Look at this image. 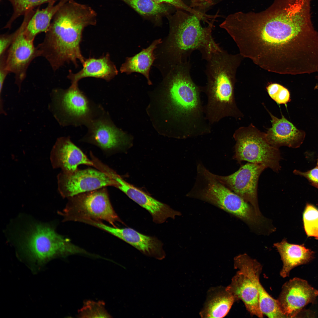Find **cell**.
Listing matches in <instances>:
<instances>
[{
  "label": "cell",
  "instance_id": "1",
  "mask_svg": "<svg viewBox=\"0 0 318 318\" xmlns=\"http://www.w3.org/2000/svg\"><path fill=\"white\" fill-rule=\"evenodd\" d=\"M308 0H275L259 13L240 12L234 41L239 53L268 72L283 74L303 65L318 48Z\"/></svg>",
  "mask_w": 318,
  "mask_h": 318
},
{
  "label": "cell",
  "instance_id": "2",
  "mask_svg": "<svg viewBox=\"0 0 318 318\" xmlns=\"http://www.w3.org/2000/svg\"><path fill=\"white\" fill-rule=\"evenodd\" d=\"M191 67L188 60L172 67L163 75L162 87L167 94L172 135L180 139L202 136L211 132L201 98L202 86L193 80Z\"/></svg>",
  "mask_w": 318,
  "mask_h": 318
},
{
  "label": "cell",
  "instance_id": "3",
  "mask_svg": "<svg viewBox=\"0 0 318 318\" xmlns=\"http://www.w3.org/2000/svg\"><path fill=\"white\" fill-rule=\"evenodd\" d=\"M168 35L154 51L155 66L162 72L188 60L192 53L198 50L203 59H208L222 49L215 41L212 32L215 19L203 27L196 15L177 9L169 16Z\"/></svg>",
  "mask_w": 318,
  "mask_h": 318
},
{
  "label": "cell",
  "instance_id": "4",
  "mask_svg": "<svg viewBox=\"0 0 318 318\" xmlns=\"http://www.w3.org/2000/svg\"><path fill=\"white\" fill-rule=\"evenodd\" d=\"M94 16L85 6L70 1L64 4L54 16L44 39L37 47L55 71L66 63L76 67L83 64L85 59L80 48L82 33L86 27L93 25Z\"/></svg>",
  "mask_w": 318,
  "mask_h": 318
},
{
  "label": "cell",
  "instance_id": "5",
  "mask_svg": "<svg viewBox=\"0 0 318 318\" xmlns=\"http://www.w3.org/2000/svg\"><path fill=\"white\" fill-rule=\"evenodd\" d=\"M239 66L236 60L225 55L213 56L207 61L205 70L207 82L202 87L207 97L204 106L205 116L211 125L225 117L238 119L243 117L234 95Z\"/></svg>",
  "mask_w": 318,
  "mask_h": 318
},
{
  "label": "cell",
  "instance_id": "6",
  "mask_svg": "<svg viewBox=\"0 0 318 318\" xmlns=\"http://www.w3.org/2000/svg\"><path fill=\"white\" fill-rule=\"evenodd\" d=\"M192 197L211 203L242 220L253 230L261 234L270 230L268 219L257 214L254 208L222 183L208 169L197 175L191 189Z\"/></svg>",
  "mask_w": 318,
  "mask_h": 318
},
{
  "label": "cell",
  "instance_id": "7",
  "mask_svg": "<svg viewBox=\"0 0 318 318\" xmlns=\"http://www.w3.org/2000/svg\"><path fill=\"white\" fill-rule=\"evenodd\" d=\"M50 96L49 109L62 127L86 126L105 111L80 90L78 84H71L66 89H54Z\"/></svg>",
  "mask_w": 318,
  "mask_h": 318
},
{
  "label": "cell",
  "instance_id": "8",
  "mask_svg": "<svg viewBox=\"0 0 318 318\" xmlns=\"http://www.w3.org/2000/svg\"><path fill=\"white\" fill-rule=\"evenodd\" d=\"M24 236V235H23ZM21 248L28 256L42 264L58 256L90 254L57 233L47 225L39 224L31 227L21 239Z\"/></svg>",
  "mask_w": 318,
  "mask_h": 318
},
{
  "label": "cell",
  "instance_id": "9",
  "mask_svg": "<svg viewBox=\"0 0 318 318\" xmlns=\"http://www.w3.org/2000/svg\"><path fill=\"white\" fill-rule=\"evenodd\" d=\"M233 138L236 143L233 158L238 163L247 161L263 165L276 172L280 170L281 157L279 149L270 144L265 133L252 124L236 130Z\"/></svg>",
  "mask_w": 318,
  "mask_h": 318
},
{
  "label": "cell",
  "instance_id": "10",
  "mask_svg": "<svg viewBox=\"0 0 318 318\" xmlns=\"http://www.w3.org/2000/svg\"><path fill=\"white\" fill-rule=\"evenodd\" d=\"M62 214L66 221L84 223L89 220L104 221L116 227L121 222L110 202L104 187L69 198Z\"/></svg>",
  "mask_w": 318,
  "mask_h": 318
},
{
  "label": "cell",
  "instance_id": "11",
  "mask_svg": "<svg viewBox=\"0 0 318 318\" xmlns=\"http://www.w3.org/2000/svg\"><path fill=\"white\" fill-rule=\"evenodd\" d=\"M34 14V11L31 10L24 15L22 22L16 30V37L4 54L6 68L9 72L15 74V83L19 92L29 64L35 58L40 56L39 50L34 46V40L28 38L24 33L25 29Z\"/></svg>",
  "mask_w": 318,
  "mask_h": 318
},
{
  "label": "cell",
  "instance_id": "12",
  "mask_svg": "<svg viewBox=\"0 0 318 318\" xmlns=\"http://www.w3.org/2000/svg\"><path fill=\"white\" fill-rule=\"evenodd\" d=\"M57 181L59 193L67 198L107 186H116L115 181L105 173L91 168L77 169L71 173L62 171L57 176Z\"/></svg>",
  "mask_w": 318,
  "mask_h": 318
},
{
  "label": "cell",
  "instance_id": "13",
  "mask_svg": "<svg viewBox=\"0 0 318 318\" xmlns=\"http://www.w3.org/2000/svg\"><path fill=\"white\" fill-rule=\"evenodd\" d=\"M266 168L263 165L249 163L230 175L215 176L227 187L251 205L258 215L262 216L258 206L257 187L259 176Z\"/></svg>",
  "mask_w": 318,
  "mask_h": 318
},
{
  "label": "cell",
  "instance_id": "14",
  "mask_svg": "<svg viewBox=\"0 0 318 318\" xmlns=\"http://www.w3.org/2000/svg\"><path fill=\"white\" fill-rule=\"evenodd\" d=\"M86 127L87 132L81 141L96 145L108 154L127 143L125 134L116 126L106 111Z\"/></svg>",
  "mask_w": 318,
  "mask_h": 318
},
{
  "label": "cell",
  "instance_id": "15",
  "mask_svg": "<svg viewBox=\"0 0 318 318\" xmlns=\"http://www.w3.org/2000/svg\"><path fill=\"white\" fill-rule=\"evenodd\" d=\"M318 296V290L307 280L295 277L283 285L276 300L286 318H294L297 317L308 304L314 303Z\"/></svg>",
  "mask_w": 318,
  "mask_h": 318
},
{
  "label": "cell",
  "instance_id": "16",
  "mask_svg": "<svg viewBox=\"0 0 318 318\" xmlns=\"http://www.w3.org/2000/svg\"><path fill=\"white\" fill-rule=\"evenodd\" d=\"M234 260L235 269L245 273L256 284L259 292L260 308L263 315L269 318H286L281 310L277 300L267 292L260 283L261 264L246 254L236 256Z\"/></svg>",
  "mask_w": 318,
  "mask_h": 318
},
{
  "label": "cell",
  "instance_id": "17",
  "mask_svg": "<svg viewBox=\"0 0 318 318\" xmlns=\"http://www.w3.org/2000/svg\"><path fill=\"white\" fill-rule=\"evenodd\" d=\"M91 224L124 241L147 256L159 260L165 257L163 244L155 237L143 234L130 228L109 226L101 221H93Z\"/></svg>",
  "mask_w": 318,
  "mask_h": 318
},
{
  "label": "cell",
  "instance_id": "18",
  "mask_svg": "<svg viewBox=\"0 0 318 318\" xmlns=\"http://www.w3.org/2000/svg\"><path fill=\"white\" fill-rule=\"evenodd\" d=\"M50 159L53 168H60L65 172H73L81 165H94L91 159L72 142L69 136L57 139L51 151Z\"/></svg>",
  "mask_w": 318,
  "mask_h": 318
},
{
  "label": "cell",
  "instance_id": "19",
  "mask_svg": "<svg viewBox=\"0 0 318 318\" xmlns=\"http://www.w3.org/2000/svg\"><path fill=\"white\" fill-rule=\"evenodd\" d=\"M116 187L129 198L147 210L151 215L153 221L162 223L169 218L174 219L180 213L169 206L156 200L147 193L124 180L119 175L115 179Z\"/></svg>",
  "mask_w": 318,
  "mask_h": 318
},
{
  "label": "cell",
  "instance_id": "20",
  "mask_svg": "<svg viewBox=\"0 0 318 318\" xmlns=\"http://www.w3.org/2000/svg\"><path fill=\"white\" fill-rule=\"evenodd\" d=\"M271 118L272 127L265 133L266 139L271 145L279 148L286 146L293 148L299 147L305 136V132L298 129L281 113V118L273 115L266 109Z\"/></svg>",
  "mask_w": 318,
  "mask_h": 318
},
{
  "label": "cell",
  "instance_id": "21",
  "mask_svg": "<svg viewBox=\"0 0 318 318\" xmlns=\"http://www.w3.org/2000/svg\"><path fill=\"white\" fill-rule=\"evenodd\" d=\"M226 288L233 295L236 301L239 300L243 301L251 315L263 317L257 287L247 275L238 270L232 278L231 284Z\"/></svg>",
  "mask_w": 318,
  "mask_h": 318
},
{
  "label": "cell",
  "instance_id": "22",
  "mask_svg": "<svg viewBox=\"0 0 318 318\" xmlns=\"http://www.w3.org/2000/svg\"><path fill=\"white\" fill-rule=\"evenodd\" d=\"M82 66V69L75 73L69 70L67 78L71 84H78L80 80L88 77L103 79L108 82L118 73L116 66L111 60L108 53L98 58L90 57L85 59Z\"/></svg>",
  "mask_w": 318,
  "mask_h": 318
},
{
  "label": "cell",
  "instance_id": "23",
  "mask_svg": "<svg viewBox=\"0 0 318 318\" xmlns=\"http://www.w3.org/2000/svg\"><path fill=\"white\" fill-rule=\"evenodd\" d=\"M281 257L283 262L280 276L284 278L289 276L290 272L294 268L306 264L314 258V252L303 245L288 243L283 239L280 242L274 244Z\"/></svg>",
  "mask_w": 318,
  "mask_h": 318
},
{
  "label": "cell",
  "instance_id": "24",
  "mask_svg": "<svg viewBox=\"0 0 318 318\" xmlns=\"http://www.w3.org/2000/svg\"><path fill=\"white\" fill-rule=\"evenodd\" d=\"M236 301L234 297L226 287L211 288L208 292L206 300L200 315L203 318L223 317Z\"/></svg>",
  "mask_w": 318,
  "mask_h": 318
},
{
  "label": "cell",
  "instance_id": "25",
  "mask_svg": "<svg viewBox=\"0 0 318 318\" xmlns=\"http://www.w3.org/2000/svg\"><path fill=\"white\" fill-rule=\"evenodd\" d=\"M161 42V39H156L148 47L133 56L127 57L120 67V72L127 74L133 72L140 73L146 78L148 85H151L149 73L151 66L155 59L154 51Z\"/></svg>",
  "mask_w": 318,
  "mask_h": 318
},
{
  "label": "cell",
  "instance_id": "26",
  "mask_svg": "<svg viewBox=\"0 0 318 318\" xmlns=\"http://www.w3.org/2000/svg\"><path fill=\"white\" fill-rule=\"evenodd\" d=\"M68 1L60 0L56 5L54 4L55 2H51L49 3L45 8L36 10L25 29L24 33L26 36L29 39L34 40L38 34L42 32L46 33L56 12Z\"/></svg>",
  "mask_w": 318,
  "mask_h": 318
},
{
  "label": "cell",
  "instance_id": "27",
  "mask_svg": "<svg viewBox=\"0 0 318 318\" xmlns=\"http://www.w3.org/2000/svg\"><path fill=\"white\" fill-rule=\"evenodd\" d=\"M130 6L140 14L155 15L168 12V7L152 0H121Z\"/></svg>",
  "mask_w": 318,
  "mask_h": 318
},
{
  "label": "cell",
  "instance_id": "28",
  "mask_svg": "<svg viewBox=\"0 0 318 318\" xmlns=\"http://www.w3.org/2000/svg\"><path fill=\"white\" fill-rule=\"evenodd\" d=\"M11 4L13 12L9 20L4 26L5 28H11L13 23L21 16L24 15L28 11L34 9L42 4L56 2L58 0H7Z\"/></svg>",
  "mask_w": 318,
  "mask_h": 318
},
{
  "label": "cell",
  "instance_id": "29",
  "mask_svg": "<svg viewBox=\"0 0 318 318\" xmlns=\"http://www.w3.org/2000/svg\"><path fill=\"white\" fill-rule=\"evenodd\" d=\"M80 318H110L112 317L105 308V303L102 301L90 300L85 301L82 307L78 312Z\"/></svg>",
  "mask_w": 318,
  "mask_h": 318
},
{
  "label": "cell",
  "instance_id": "30",
  "mask_svg": "<svg viewBox=\"0 0 318 318\" xmlns=\"http://www.w3.org/2000/svg\"><path fill=\"white\" fill-rule=\"evenodd\" d=\"M303 220L307 235L318 238V210L311 205H307L303 213Z\"/></svg>",
  "mask_w": 318,
  "mask_h": 318
},
{
  "label": "cell",
  "instance_id": "31",
  "mask_svg": "<svg viewBox=\"0 0 318 318\" xmlns=\"http://www.w3.org/2000/svg\"><path fill=\"white\" fill-rule=\"evenodd\" d=\"M270 97L278 104L286 105L291 101L290 93L283 85L276 83H271L266 87Z\"/></svg>",
  "mask_w": 318,
  "mask_h": 318
},
{
  "label": "cell",
  "instance_id": "32",
  "mask_svg": "<svg viewBox=\"0 0 318 318\" xmlns=\"http://www.w3.org/2000/svg\"><path fill=\"white\" fill-rule=\"evenodd\" d=\"M159 4L167 3L172 5L177 9H180L195 15L201 20H204L206 16L205 14L196 10L188 6L182 0H152Z\"/></svg>",
  "mask_w": 318,
  "mask_h": 318
},
{
  "label": "cell",
  "instance_id": "33",
  "mask_svg": "<svg viewBox=\"0 0 318 318\" xmlns=\"http://www.w3.org/2000/svg\"><path fill=\"white\" fill-rule=\"evenodd\" d=\"M294 173L297 175L303 176L312 185L318 189V166L305 172L294 170Z\"/></svg>",
  "mask_w": 318,
  "mask_h": 318
},
{
  "label": "cell",
  "instance_id": "34",
  "mask_svg": "<svg viewBox=\"0 0 318 318\" xmlns=\"http://www.w3.org/2000/svg\"><path fill=\"white\" fill-rule=\"evenodd\" d=\"M190 7L201 12H206L211 7L216 4V0H190Z\"/></svg>",
  "mask_w": 318,
  "mask_h": 318
},
{
  "label": "cell",
  "instance_id": "35",
  "mask_svg": "<svg viewBox=\"0 0 318 318\" xmlns=\"http://www.w3.org/2000/svg\"><path fill=\"white\" fill-rule=\"evenodd\" d=\"M16 30L10 34H4L0 37V57L5 54L15 38Z\"/></svg>",
  "mask_w": 318,
  "mask_h": 318
},
{
  "label": "cell",
  "instance_id": "36",
  "mask_svg": "<svg viewBox=\"0 0 318 318\" xmlns=\"http://www.w3.org/2000/svg\"><path fill=\"white\" fill-rule=\"evenodd\" d=\"M10 73L6 68L5 64L4 55L0 57V106L3 107V99L1 98V93L2 90L4 83L8 74Z\"/></svg>",
  "mask_w": 318,
  "mask_h": 318
},
{
  "label": "cell",
  "instance_id": "37",
  "mask_svg": "<svg viewBox=\"0 0 318 318\" xmlns=\"http://www.w3.org/2000/svg\"><path fill=\"white\" fill-rule=\"evenodd\" d=\"M314 89L318 90V84L316 85L314 87Z\"/></svg>",
  "mask_w": 318,
  "mask_h": 318
},
{
  "label": "cell",
  "instance_id": "38",
  "mask_svg": "<svg viewBox=\"0 0 318 318\" xmlns=\"http://www.w3.org/2000/svg\"><path fill=\"white\" fill-rule=\"evenodd\" d=\"M317 166H318V159H317Z\"/></svg>",
  "mask_w": 318,
  "mask_h": 318
},
{
  "label": "cell",
  "instance_id": "39",
  "mask_svg": "<svg viewBox=\"0 0 318 318\" xmlns=\"http://www.w3.org/2000/svg\"><path fill=\"white\" fill-rule=\"evenodd\" d=\"M59 0V1H60V0Z\"/></svg>",
  "mask_w": 318,
  "mask_h": 318
}]
</instances>
